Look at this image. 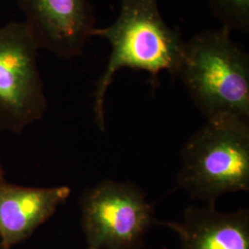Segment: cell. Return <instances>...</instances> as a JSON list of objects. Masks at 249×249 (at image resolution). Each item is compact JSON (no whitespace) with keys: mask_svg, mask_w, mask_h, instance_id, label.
<instances>
[{"mask_svg":"<svg viewBox=\"0 0 249 249\" xmlns=\"http://www.w3.org/2000/svg\"><path fill=\"white\" fill-rule=\"evenodd\" d=\"M212 13L230 32L249 33V0H207Z\"/></svg>","mask_w":249,"mask_h":249,"instance_id":"cell-9","label":"cell"},{"mask_svg":"<svg viewBox=\"0 0 249 249\" xmlns=\"http://www.w3.org/2000/svg\"><path fill=\"white\" fill-rule=\"evenodd\" d=\"M92 249V248H89V247H88V248H87V249Z\"/></svg>","mask_w":249,"mask_h":249,"instance_id":"cell-12","label":"cell"},{"mask_svg":"<svg viewBox=\"0 0 249 249\" xmlns=\"http://www.w3.org/2000/svg\"><path fill=\"white\" fill-rule=\"evenodd\" d=\"M80 226L88 247L141 249L157 223L145 192L131 182L106 179L80 197Z\"/></svg>","mask_w":249,"mask_h":249,"instance_id":"cell-4","label":"cell"},{"mask_svg":"<svg viewBox=\"0 0 249 249\" xmlns=\"http://www.w3.org/2000/svg\"><path fill=\"white\" fill-rule=\"evenodd\" d=\"M177 187L208 205L249 191V121L229 115L206 119L181 150Z\"/></svg>","mask_w":249,"mask_h":249,"instance_id":"cell-3","label":"cell"},{"mask_svg":"<svg viewBox=\"0 0 249 249\" xmlns=\"http://www.w3.org/2000/svg\"><path fill=\"white\" fill-rule=\"evenodd\" d=\"M71 194L67 186L23 187L0 178V244L11 249L29 239Z\"/></svg>","mask_w":249,"mask_h":249,"instance_id":"cell-7","label":"cell"},{"mask_svg":"<svg viewBox=\"0 0 249 249\" xmlns=\"http://www.w3.org/2000/svg\"><path fill=\"white\" fill-rule=\"evenodd\" d=\"M92 36L107 39L111 54L94 90L95 122L106 130L105 102L116 72L124 68L175 75L185 42L178 30L166 24L157 0H121L119 15L110 26L95 28Z\"/></svg>","mask_w":249,"mask_h":249,"instance_id":"cell-1","label":"cell"},{"mask_svg":"<svg viewBox=\"0 0 249 249\" xmlns=\"http://www.w3.org/2000/svg\"><path fill=\"white\" fill-rule=\"evenodd\" d=\"M174 76L206 119L229 115L249 121V54L226 28L185 42Z\"/></svg>","mask_w":249,"mask_h":249,"instance_id":"cell-2","label":"cell"},{"mask_svg":"<svg viewBox=\"0 0 249 249\" xmlns=\"http://www.w3.org/2000/svg\"><path fill=\"white\" fill-rule=\"evenodd\" d=\"M157 223L178 234L180 249H249L247 210L222 213L215 205L190 206L180 222Z\"/></svg>","mask_w":249,"mask_h":249,"instance_id":"cell-8","label":"cell"},{"mask_svg":"<svg viewBox=\"0 0 249 249\" xmlns=\"http://www.w3.org/2000/svg\"><path fill=\"white\" fill-rule=\"evenodd\" d=\"M4 177V168H3V165H2V161L0 159V178H3Z\"/></svg>","mask_w":249,"mask_h":249,"instance_id":"cell-10","label":"cell"},{"mask_svg":"<svg viewBox=\"0 0 249 249\" xmlns=\"http://www.w3.org/2000/svg\"><path fill=\"white\" fill-rule=\"evenodd\" d=\"M0 249H5V248H4V247H3V246H2V245H1V244H0Z\"/></svg>","mask_w":249,"mask_h":249,"instance_id":"cell-11","label":"cell"},{"mask_svg":"<svg viewBox=\"0 0 249 249\" xmlns=\"http://www.w3.org/2000/svg\"><path fill=\"white\" fill-rule=\"evenodd\" d=\"M39 45L59 58L80 56L95 27L88 0H15Z\"/></svg>","mask_w":249,"mask_h":249,"instance_id":"cell-6","label":"cell"},{"mask_svg":"<svg viewBox=\"0 0 249 249\" xmlns=\"http://www.w3.org/2000/svg\"><path fill=\"white\" fill-rule=\"evenodd\" d=\"M39 45L24 21L0 27V133L20 134L47 109Z\"/></svg>","mask_w":249,"mask_h":249,"instance_id":"cell-5","label":"cell"}]
</instances>
